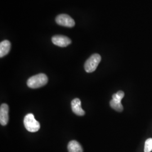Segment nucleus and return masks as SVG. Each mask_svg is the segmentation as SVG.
<instances>
[{
  "label": "nucleus",
  "mask_w": 152,
  "mask_h": 152,
  "mask_svg": "<svg viewBox=\"0 0 152 152\" xmlns=\"http://www.w3.org/2000/svg\"><path fill=\"white\" fill-rule=\"evenodd\" d=\"M48 82V78L44 73H39L30 77L27 81V86L31 88H37L45 86Z\"/></svg>",
  "instance_id": "f257e3e1"
},
{
  "label": "nucleus",
  "mask_w": 152,
  "mask_h": 152,
  "mask_svg": "<svg viewBox=\"0 0 152 152\" xmlns=\"http://www.w3.org/2000/svg\"><path fill=\"white\" fill-rule=\"evenodd\" d=\"M24 125L26 129L31 132H36L40 129V125L32 113L27 114L24 118Z\"/></svg>",
  "instance_id": "f03ea898"
},
{
  "label": "nucleus",
  "mask_w": 152,
  "mask_h": 152,
  "mask_svg": "<svg viewBox=\"0 0 152 152\" xmlns=\"http://www.w3.org/2000/svg\"><path fill=\"white\" fill-rule=\"evenodd\" d=\"M102 59L100 55L98 54L92 55L85 63V69L87 73H92L96 70Z\"/></svg>",
  "instance_id": "7ed1b4c3"
},
{
  "label": "nucleus",
  "mask_w": 152,
  "mask_h": 152,
  "mask_svg": "<svg viewBox=\"0 0 152 152\" xmlns=\"http://www.w3.org/2000/svg\"><path fill=\"white\" fill-rule=\"evenodd\" d=\"M56 23L61 26L66 27H73L75 26V20L66 14H60L55 19Z\"/></svg>",
  "instance_id": "20e7f679"
},
{
  "label": "nucleus",
  "mask_w": 152,
  "mask_h": 152,
  "mask_svg": "<svg viewBox=\"0 0 152 152\" xmlns=\"http://www.w3.org/2000/svg\"><path fill=\"white\" fill-rule=\"evenodd\" d=\"M53 43L59 47H66L71 44V40L68 37L63 35H56L52 37Z\"/></svg>",
  "instance_id": "39448f33"
},
{
  "label": "nucleus",
  "mask_w": 152,
  "mask_h": 152,
  "mask_svg": "<svg viewBox=\"0 0 152 152\" xmlns=\"http://www.w3.org/2000/svg\"><path fill=\"white\" fill-rule=\"evenodd\" d=\"M9 106L6 104H2L0 108V123L2 126H6L9 121Z\"/></svg>",
  "instance_id": "423d86ee"
},
{
  "label": "nucleus",
  "mask_w": 152,
  "mask_h": 152,
  "mask_svg": "<svg viewBox=\"0 0 152 152\" xmlns=\"http://www.w3.org/2000/svg\"><path fill=\"white\" fill-rule=\"evenodd\" d=\"M71 107L73 113L77 115L82 116L85 114V111L82 108L81 102L80 99L78 98L74 99L71 102Z\"/></svg>",
  "instance_id": "0eeeda50"
},
{
  "label": "nucleus",
  "mask_w": 152,
  "mask_h": 152,
  "mask_svg": "<svg viewBox=\"0 0 152 152\" xmlns=\"http://www.w3.org/2000/svg\"><path fill=\"white\" fill-rule=\"evenodd\" d=\"M11 49V43L8 40H4L0 44V57L2 58L7 54Z\"/></svg>",
  "instance_id": "6e6552de"
},
{
  "label": "nucleus",
  "mask_w": 152,
  "mask_h": 152,
  "mask_svg": "<svg viewBox=\"0 0 152 152\" xmlns=\"http://www.w3.org/2000/svg\"><path fill=\"white\" fill-rule=\"evenodd\" d=\"M68 150L69 152H83L81 144L76 140H72L68 143Z\"/></svg>",
  "instance_id": "1a4fd4ad"
},
{
  "label": "nucleus",
  "mask_w": 152,
  "mask_h": 152,
  "mask_svg": "<svg viewBox=\"0 0 152 152\" xmlns=\"http://www.w3.org/2000/svg\"><path fill=\"white\" fill-rule=\"evenodd\" d=\"M110 105L115 110L119 112H122L124 110V107H123V105H122L121 103L117 102L114 100L113 99H112L110 101Z\"/></svg>",
  "instance_id": "9d476101"
},
{
  "label": "nucleus",
  "mask_w": 152,
  "mask_h": 152,
  "mask_svg": "<svg viewBox=\"0 0 152 152\" xmlns=\"http://www.w3.org/2000/svg\"><path fill=\"white\" fill-rule=\"evenodd\" d=\"M125 96V93L122 91H119L116 94H114L112 96V99L117 102L121 103V100Z\"/></svg>",
  "instance_id": "9b49d317"
},
{
  "label": "nucleus",
  "mask_w": 152,
  "mask_h": 152,
  "mask_svg": "<svg viewBox=\"0 0 152 152\" xmlns=\"http://www.w3.org/2000/svg\"><path fill=\"white\" fill-rule=\"evenodd\" d=\"M152 151V138L148 139L145 142L144 152H151Z\"/></svg>",
  "instance_id": "f8f14e48"
}]
</instances>
